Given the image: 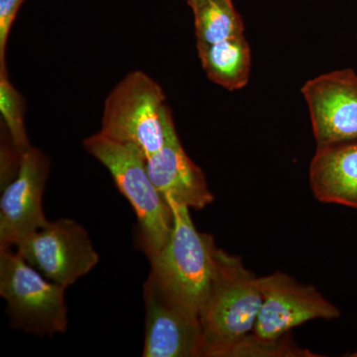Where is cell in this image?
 Masks as SVG:
<instances>
[{
    "label": "cell",
    "mask_w": 357,
    "mask_h": 357,
    "mask_svg": "<svg viewBox=\"0 0 357 357\" xmlns=\"http://www.w3.org/2000/svg\"><path fill=\"white\" fill-rule=\"evenodd\" d=\"M173 211V229L161 250L149 260L148 279L171 306L199 319L213 276V236L199 232L190 208L168 202Z\"/></svg>",
    "instance_id": "cell-1"
},
{
    "label": "cell",
    "mask_w": 357,
    "mask_h": 357,
    "mask_svg": "<svg viewBox=\"0 0 357 357\" xmlns=\"http://www.w3.org/2000/svg\"><path fill=\"white\" fill-rule=\"evenodd\" d=\"M210 292L199 314L203 357H222L225 351L255 328L262 305L258 277L239 256L215 246Z\"/></svg>",
    "instance_id": "cell-2"
},
{
    "label": "cell",
    "mask_w": 357,
    "mask_h": 357,
    "mask_svg": "<svg viewBox=\"0 0 357 357\" xmlns=\"http://www.w3.org/2000/svg\"><path fill=\"white\" fill-rule=\"evenodd\" d=\"M84 147L114 178L119 192L135 211L138 243L148 260L165 245L173 229L170 204L155 187L147 170V160L135 148L98 132L84 140Z\"/></svg>",
    "instance_id": "cell-3"
},
{
    "label": "cell",
    "mask_w": 357,
    "mask_h": 357,
    "mask_svg": "<svg viewBox=\"0 0 357 357\" xmlns=\"http://www.w3.org/2000/svg\"><path fill=\"white\" fill-rule=\"evenodd\" d=\"M160 84L142 70L129 73L105 100L100 132L135 148L145 159L166 142L171 110Z\"/></svg>",
    "instance_id": "cell-4"
},
{
    "label": "cell",
    "mask_w": 357,
    "mask_h": 357,
    "mask_svg": "<svg viewBox=\"0 0 357 357\" xmlns=\"http://www.w3.org/2000/svg\"><path fill=\"white\" fill-rule=\"evenodd\" d=\"M66 289L47 279L17 251L0 248V295L14 328L40 337L65 333Z\"/></svg>",
    "instance_id": "cell-5"
},
{
    "label": "cell",
    "mask_w": 357,
    "mask_h": 357,
    "mask_svg": "<svg viewBox=\"0 0 357 357\" xmlns=\"http://www.w3.org/2000/svg\"><path fill=\"white\" fill-rule=\"evenodd\" d=\"M14 248L47 279L65 288L100 261L86 230L70 218L49 222Z\"/></svg>",
    "instance_id": "cell-6"
},
{
    "label": "cell",
    "mask_w": 357,
    "mask_h": 357,
    "mask_svg": "<svg viewBox=\"0 0 357 357\" xmlns=\"http://www.w3.org/2000/svg\"><path fill=\"white\" fill-rule=\"evenodd\" d=\"M262 305L252 333L277 340L307 321L337 319L340 310L316 287L305 285L283 272L258 277Z\"/></svg>",
    "instance_id": "cell-7"
},
{
    "label": "cell",
    "mask_w": 357,
    "mask_h": 357,
    "mask_svg": "<svg viewBox=\"0 0 357 357\" xmlns=\"http://www.w3.org/2000/svg\"><path fill=\"white\" fill-rule=\"evenodd\" d=\"M51 162L42 150L30 146L21 155L15 177L2 189L0 199V248H14L49 220L43 195Z\"/></svg>",
    "instance_id": "cell-8"
},
{
    "label": "cell",
    "mask_w": 357,
    "mask_h": 357,
    "mask_svg": "<svg viewBox=\"0 0 357 357\" xmlns=\"http://www.w3.org/2000/svg\"><path fill=\"white\" fill-rule=\"evenodd\" d=\"M309 107L317 147L357 140V74L335 70L301 89Z\"/></svg>",
    "instance_id": "cell-9"
},
{
    "label": "cell",
    "mask_w": 357,
    "mask_h": 357,
    "mask_svg": "<svg viewBox=\"0 0 357 357\" xmlns=\"http://www.w3.org/2000/svg\"><path fill=\"white\" fill-rule=\"evenodd\" d=\"M147 170L155 187L167 202L201 211L215 199L203 171L188 156L181 144L172 114L167 123L165 144L147 159Z\"/></svg>",
    "instance_id": "cell-10"
},
{
    "label": "cell",
    "mask_w": 357,
    "mask_h": 357,
    "mask_svg": "<svg viewBox=\"0 0 357 357\" xmlns=\"http://www.w3.org/2000/svg\"><path fill=\"white\" fill-rule=\"evenodd\" d=\"M144 357H199L203 351L199 319L171 306L147 278L144 284Z\"/></svg>",
    "instance_id": "cell-11"
},
{
    "label": "cell",
    "mask_w": 357,
    "mask_h": 357,
    "mask_svg": "<svg viewBox=\"0 0 357 357\" xmlns=\"http://www.w3.org/2000/svg\"><path fill=\"white\" fill-rule=\"evenodd\" d=\"M309 178L318 201L357 208V140L317 147Z\"/></svg>",
    "instance_id": "cell-12"
},
{
    "label": "cell",
    "mask_w": 357,
    "mask_h": 357,
    "mask_svg": "<svg viewBox=\"0 0 357 357\" xmlns=\"http://www.w3.org/2000/svg\"><path fill=\"white\" fill-rule=\"evenodd\" d=\"M206 76L227 91L243 89L251 70V51L245 36L227 40L198 50Z\"/></svg>",
    "instance_id": "cell-13"
},
{
    "label": "cell",
    "mask_w": 357,
    "mask_h": 357,
    "mask_svg": "<svg viewBox=\"0 0 357 357\" xmlns=\"http://www.w3.org/2000/svg\"><path fill=\"white\" fill-rule=\"evenodd\" d=\"M197 49L244 36V22L231 0H210L194 11Z\"/></svg>",
    "instance_id": "cell-14"
},
{
    "label": "cell",
    "mask_w": 357,
    "mask_h": 357,
    "mask_svg": "<svg viewBox=\"0 0 357 357\" xmlns=\"http://www.w3.org/2000/svg\"><path fill=\"white\" fill-rule=\"evenodd\" d=\"M294 342L290 333L277 340H264L250 333L230 345L222 357H318Z\"/></svg>",
    "instance_id": "cell-15"
},
{
    "label": "cell",
    "mask_w": 357,
    "mask_h": 357,
    "mask_svg": "<svg viewBox=\"0 0 357 357\" xmlns=\"http://www.w3.org/2000/svg\"><path fill=\"white\" fill-rule=\"evenodd\" d=\"M0 112L9 138L21 155L31 145L24 124V102L22 96L9 82L6 70H0Z\"/></svg>",
    "instance_id": "cell-16"
},
{
    "label": "cell",
    "mask_w": 357,
    "mask_h": 357,
    "mask_svg": "<svg viewBox=\"0 0 357 357\" xmlns=\"http://www.w3.org/2000/svg\"><path fill=\"white\" fill-rule=\"evenodd\" d=\"M25 0H0V70H6L7 39L14 20Z\"/></svg>",
    "instance_id": "cell-17"
},
{
    "label": "cell",
    "mask_w": 357,
    "mask_h": 357,
    "mask_svg": "<svg viewBox=\"0 0 357 357\" xmlns=\"http://www.w3.org/2000/svg\"><path fill=\"white\" fill-rule=\"evenodd\" d=\"M208 1H210V0H187L188 4L191 7L192 11L197 10V9L203 6L204 4H206V2Z\"/></svg>",
    "instance_id": "cell-18"
},
{
    "label": "cell",
    "mask_w": 357,
    "mask_h": 357,
    "mask_svg": "<svg viewBox=\"0 0 357 357\" xmlns=\"http://www.w3.org/2000/svg\"><path fill=\"white\" fill-rule=\"evenodd\" d=\"M351 356L357 357V351L354 352V354H351Z\"/></svg>",
    "instance_id": "cell-19"
},
{
    "label": "cell",
    "mask_w": 357,
    "mask_h": 357,
    "mask_svg": "<svg viewBox=\"0 0 357 357\" xmlns=\"http://www.w3.org/2000/svg\"><path fill=\"white\" fill-rule=\"evenodd\" d=\"M356 37H357V35H356Z\"/></svg>",
    "instance_id": "cell-20"
}]
</instances>
